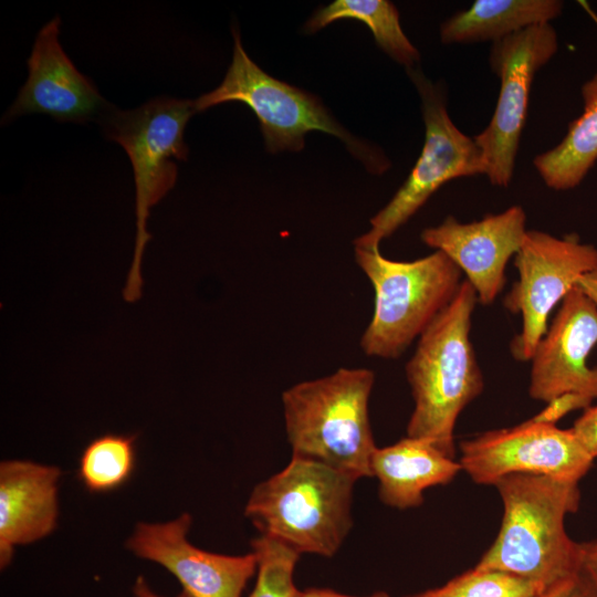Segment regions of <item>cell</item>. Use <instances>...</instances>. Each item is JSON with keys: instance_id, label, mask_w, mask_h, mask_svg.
<instances>
[{"instance_id": "cell-7", "label": "cell", "mask_w": 597, "mask_h": 597, "mask_svg": "<svg viewBox=\"0 0 597 597\" xmlns=\"http://www.w3.org/2000/svg\"><path fill=\"white\" fill-rule=\"evenodd\" d=\"M195 113L193 101L158 96L135 109L112 107L98 119L104 136L126 150L135 180L137 231L134 256L123 290V298L128 303L142 297V258L151 238L147 220L150 209L176 184V160L188 157L184 132Z\"/></svg>"}, {"instance_id": "cell-11", "label": "cell", "mask_w": 597, "mask_h": 597, "mask_svg": "<svg viewBox=\"0 0 597 597\" xmlns=\"http://www.w3.org/2000/svg\"><path fill=\"white\" fill-rule=\"evenodd\" d=\"M557 49L551 23L526 28L491 45L489 62L500 78V92L490 123L473 138L494 186L506 187L512 180L533 78Z\"/></svg>"}, {"instance_id": "cell-15", "label": "cell", "mask_w": 597, "mask_h": 597, "mask_svg": "<svg viewBox=\"0 0 597 597\" xmlns=\"http://www.w3.org/2000/svg\"><path fill=\"white\" fill-rule=\"evenodd\" d=\"M60 25L61 19L56 15L39 31L27 61L28 80L2 123L40 113L57 122L83 124L100 119L113 107L63 51L59 41Z\"/></svg>"}, {"instance_id": "cell-29", "label": "cell", "mask_w": 597, "mask_h": 597, "mask_svg": "<svg viewBox=\"0 0 597 597\" xmlns=\"http://www.w3.org/2000/svg\"><path fill=\"white\" fill-rule=\"evenodd\" d=\"M133 593L135 597H164L153 591L149 587L147 580L143 576H138L134 587ZM175 597H189L185 591H181Z\"/></svg>"}, {"instance_id": "cell-20", "label": "cell", "mask_w": 597, "mask_h": 597, "mask_svg": "<svg viewBox=\"0 0 597 597\" xmlns=\"http://www.w3.org/2000/svg\"><path fill=\"white\" fill-rule=\"evenodd\" d=\"M341 19L365 23L374 34L377 45L406 69L417 66L420 54L404 33L399 12L387 0H336L318 8L305 23L304 30L313 33Z\"/></svg>"}, {"instance_id": "cell-22", "label": "cell", "mask_w": 597, "mask_h": 597, "mask_svg": "<svg viewBox=\"0 0 597 597\" xmlns=\"http://www.w3.org/2000/svg\"><path fill=\"white\" fill-rule=\"evenodd\" d=\"M251 545L258 558V569L249 597H301L302 590L294 583L301 554L263 534L253 538Z\"/></svg>"}, {"instance_id": "cell-27", "label": "cell", "mask_w": 597, "mask_h": 597, "mask_svg": "<svg viewBox=\"0 0 597 597\" xmlns=\"http://www.w3.org/2000/svg\"><path fill=\"white\" fill-rule=\"evenodd\" d=\"M576 286L583 291L597 306V269L580 276Z\"/></svg>"}, {"instance_id": "cell-4", "label": "cell", "mask_w": 597, "mask_h": 597, "mask_svg": "<svg viewBox=\"0 0 597 597\" xmlns=\"http://www.w3.org/2000/svg\"><path fill=\"white\" fill-rule=\"evenodd\" d=\"M355 483L326 464L292 457L281 471L253 488L244 515L260 534L301 555L333 557L353 526Z\"/></svg>"}, {"instance_id": "cell-14", "label": "cell", "mask_w": 597, "mask_h": 597, "mask_svg": "<svg viewBox=\"0 0 597 597\" xmlns=\"http://www.w3.org/2000/svg\"><path fill=\"white\" fill-rule=\"evenodd\" d=\"M525 224L524 209L512 206L469 223L448 216L440 224L425 229L420 238L447 254L467 275L478 302L490 305L505 285V269L524 241Z\"/></svg>"}, {"instance_id": "cell-25", "label": "cell", "mask_w": 597, "mask_h": 597, "mask_svg": "<svg viewBox=\"0 0 597 597\" xmlns=\"http://www.w3.org/2000/svg\"><path fill=\"white\" fill-rule=\"evenodd\" d=\"M587 451L597 458V405L590 406L570 428Z\"/></svg>"}, {"instance_id": "cell-2", "label": "cell", "mask_w": 597, "mask_h": 597, "mask_svg": "<svg viewBox=\"0 0 597 597\" xmlns=\"http://www.w3.org/2000/svg\"><path fill=\"white\" fill-rule=\"evenodd\" d=\"M478 297L463 280L455 297L418 338L405 367L413 399L407 436L454 458V427L462 410L484 388L470 339Z\"/></svg>"}, {"instance_id": "cell-3", "label": "cell", "mask_w": 597, "mask_h": 597, "mask_svg": "<svg viewBox=\"0 0 597 597\" xmlns=\"http://www.w3.org/2000/svg\"><path fill=\"white\" fill-rule=\"evenodd\" d=\"M374 384L373 370L343 367L285 389L282 405L292 457L321 462L356 481L373 478L377 447L369 398Z\"/></svg>"}, {"instance_id": "cell-19", "label": "cell", "mask_w": 597, "mask_h": 597, "mask_svg": "<svg viewBox=\"0 0 597 597\" xmlns=\"http://www.w3.org/2000/svg\"><path fill=\"white\" fill-rule=\"evenodd\" d=\"M584 111L574 119L563 140L537 155L534 167L554 190L578 186L597 160V74L582 86Z\"/></svg>"}, {"instance_id": "cell-12", "label": "cell", "mask_w": 597, "mask_h": 597, "mask_svg": "<svg viewBox=\"0 0 597 597\" xmlns=\"http://www.w3.org/2000/svg\"><path fill=\"white\" fill-rule=\"evenodd\" d=\"M460 450L462 470L483 485H494L510 474L544 475L578 483L595 460L572 429H561L534 417L464 440Z\"/></svg>"}, {"instance_id": "cell-28", "label": "cell", "mask_w": 597, "mask_h": 597, "mask_svg": "<svg viewBox=\"0 0 597 597\" xmlns=\"http://www.w3.org/2000/svg\"><path fill=\"white\" fill-rule=\"evenodd\" d=\"M301 597H389L385 591H376L368 596H352L328 588H308L302 590Z\"/></svg>"}, {"instance_id": "cell-10", "label": "cell", "mask_w": 597, "mask_h": 597, "mask_svg": "<svg viewBox=\"0 0 597 597\" xmlns=\"http://www.w3.org/2000/svg\"><path fill=\"white\" fill-rule=\"evenodd\" d=\"M519 279L503 300L504 307L522 317L521 332L511 342V354L530 362L548 327L553 308L576 286L578 279L597 269V248L575 233L562 238L527 230L515 254Z\"/></svg>"}, {"instance_id": "cell-6", "label": "cell", "mask_w": 597, "mask_h": 597, "mask_svg": "<svg viewBox=\"0 0 597 597\" xmlns=\"http://www.w3.org/2000/svg\"><path fill=\"white\" fill-rule=\"evenodd\" d=\"M232 35V62L220 85L193 101L197 113L222 103H244L259 119L270 153L301 150L305 135L320 130L341 139L369 172L383 174L389 168L388 158L378 147L347 132L315 95L279 81L258 66L244 51L235 25Z\"/></svg>"}, {"instance_id": "cell-24", "label": "cell", "mask_w": 597, "mask_h": 597, "mask_svg": "<svg viewBox=\"0 0 597 597\" xmlns=\"http://www.w3.org/2000/svg\"><path fill=\"white\" fill-rule=\"evenodd\" d=\"M536 597H597V591L582 570L577 576L545 589Z\"/></svg>"}, {"instance_id": "cell-5", "label": "cell", "mask_w": 597, "mask_h": 597, "mask_svg": "<svg viewBox=\"0 0 597 597\" xmlns=\"http://www.w3.org/2000/svg\"><path fill=\"white\" fill-rule=\"evenodd\" d=\"M370 281L374 312L359 345L365 355L397 359L455 297L462 271L442 251L412 261L385 258L379 248L355 247Z\"/></svg>"}, {"instance_id": "cell-1", "label": "cell", "mask_w": 597, "mask_h": 597, "mask_svg": "<svg viewBox=\"0 0 597 597\" xmlns=\"http://www.w3.org/2000/svg\"><path fill=\"white\" fill-rule=\"evenodd\" d=\"M494 486L503 503L498 536L474 567L498 569L547 589L582 572V544L565 519L578 510V483L544 475L510 474Z\"/></svg>"}, {"instance_id": "cell-9", "label": "cell", "mask_w": 597, "mask_h": 597, "mask_svg": "<svg viewBox=\"0 0 597 597\" xmlns=\"http://www.w3.org/2000/svg\"><path fill=\"white\" fill-rule=\"evenodd\" d=\"M597 345V306L577 286L561 306L531 358L528 394L546 404L538 413L556 423L597 399V366L587 359Z\"/></svg>"}, {"instance_id": "cell-8", "label": "cell", "mask_w": 597, "mask_h": 597, "mask_svg": "<svg viewBox=\"0 0 597 597\" xmlns=\"http://www.w3.org/2000/svg\"><path fill=\"white\" fill-rule=\"evenodd\" d=\"M406 71L421 101L425 144L406 181L370 219V229L354 240V247L379 248L380 242L405 224L443 184L459 177L485 175L480 147L448 114L444 86L430 81L420 67Z\"/></svg>"}, {"instance_id": "cell-18", "label": "cell", "mask_w": 597, "mask_h": 597, "mask_svg": "<svg viewBox=\"0 0 597 597\" xmlns=\"http://www.w3.org/2000/svg\"><path fill=\"white\" fill-rule=\"evenodd\" d=\"M563 10L559 0H475L440 25L444 44L496 42L526 28L549 23Z\"/></svg>"}, {"instance_id": "cell-17", "label": "cell", "mask_w": 597, "mask_h": 597, "mask_svg": "<svg viewBox=\"0 0 597 597\" xmlns=\"http://www.w3.org/2000/svg\"><path fill=\"white\" fill-rule=\"evenodd\" d=\"M461 470L460 462L431 442L408 436L377 447L371 457L380 501L399 510L421 505L427 489L450 483Z\"/></svg>"}, {"instance_id": "cell-21", "label": "cell", "mask_w": 597, "mask_h": 597, "mask_svg": "<svg viewBox=\"0 0 597 597\" xmlns=\"http://www.w3.org/2000/svg\"><path fill=\"white\" fill-rule=\"evenodd\" d=\"M137 436L106 432L91 440L81 453L77 476L92 493L124 485L136 464Z\"/></svg>"}, {"instance_id": "cell-30", "label": "cell", "mask_w": 597, "mask_h": 597, "mask_svg": "<svg viewBox=\"0 0 597 597\" xmlns=\"http://www.w3.org/2000/svg\"><path fill=\"white\" fill-rule=\"evenodd\" d=\"M407 597H438V596H437L434 589H430V590L422 591V593L415 594V595H410V596H407Z\"/></svg>"}, {"instance_id": "cell-16", "label": "cell", "mask_w": 597, "mask_h": 597, "mask_svg": "<svg viewBox=\"0 0 597 597\" xmlns=\"http://www.w3.org/2000/svg\"><path fill=\"white\" fill-rule=\"evenodd\" d=\"M61 470L28 460L0 464V566L14 549L50 535L57 525Z\"/></svg>"}, {"instance_id": "cell-23", "label": "cell", "mask_w": 597, "mask_h": 597, "mask_svg": "<svg viewBox=\"0 0 597 597\" xmlns=\"http://www.w3.org/2000/svg\"><path fill=\"white\" fill-rule=\"evenodd\" d=\"M541 585L498 569H472L434 588L438 597H536Z\"/></svg>"}, {"instance_id": "cell-26", "label": "cell", "mask_w": 597, "mask_h": 597, "mask_svg": "<svg viewBox=\"0 0 597 597\" xmlns=\"http://www.w3.org/2000/svg\"><path fill=\"white\" fill-rule=\"evenodd\" d=\"M582 544V570L597 591V541Z\"/></svg>"}, {"instance_id": "cell-13", "label": "cell", "mask_w": 597, "mask_h": 597, "mask_svg": "<svg viewBox=\"0 0 597 597\" xmlns=\"http://www.w3.org/2000/svg\"><path fill=\"white\" fill-rule=\"evenodd\" d=\"M191 524L189 513L165 523L139 522L126 547L166 568L189 597H241L256 574L255 553L232 556L201 549L187 538Z\"/></svg>"}]
</instances>
